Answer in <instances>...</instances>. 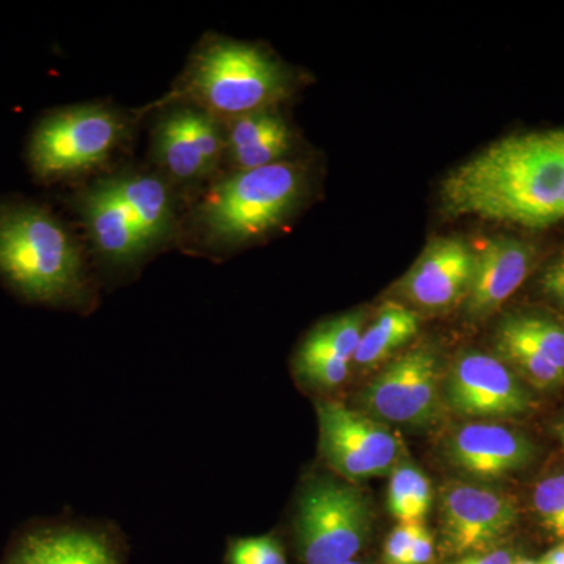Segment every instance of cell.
Returning a JSON list of instances; mask_svg holds the SVG:
<instances>
[{"label": "cell", "instance_id": "cell-1", "mask_svg": "<svg viewBox=\"0 0 564 564\" xmlns=\"http://www.w3.org/2000/svg\"><path fill=\"white\" fill-rule=\"evenodd\" d=\"M448 217L524 228L564 220V129L516 133L452 170L441 185Z\"/></svg>", "mask_w": 564, "mask_h": 564}, {"label": "cell", "instance_id": "cell-2", "mask_svg": "<svg viewBox=\"0 0 564 564\" xmlns=\"http://www.w3.org/2000/svg\"><path fill=\"white\" fill-rule=\"evenodd\" d=\"M0 274L32 302H74L85 293L76 240L35 204H0Z\"/></svg>", "mask_w": 564, "mask_h": 564}, {"label": "cell", "instance_id": "cell-3", "mask_svg": "<svg viewBox=\"0 0 564 564\" xmlns=\"http://www.w3.org/2000/svg\"><path fill=\"white\" fill-rule=\"evenodd\" d=\"M306 174L292 162L237 172L212 188L196 223L215 247H239L280 226L299 207Z\"/></svg>", "mask_w": 564, "mask_h": 564}, {"label": "cell", "instance_id": "cell-4", "mask_svg": "<svg viewBox=\"0 0 564 564\" xmlns=\"http://www.w3.org/2000/svg\"><path fill=\"white\" fill-rule=\"evenodd\" d=\"M291 76L261 47L215 40L193 57L185 93L199 109L226 117L270 109L289 95Z\"/></svg>", "mask_w": 564, "mask_h": 564}, {"label": "cell", "instance_id": "cell-5", "mask_svg": "<svg viewBox=\"0 0 564 564\" xmlns=\"http://www.w3.org/2000/svg\"><path fill=\"white\" fill-rule=\"evenodd\" d=\"M124 118L104 106H76L47 115L29 144V161L41 180L76 176L102 165L126 137Z\"/></svg>", "mask_w": 564, "mask_h": 564}, {"label": "cell", "instance_id": "cell-6", "mask_svg": "<svg viewBox=\"0 0 564 564\" xmlns=\"http://www.w3.org/2000/svg\"><path fill=\"white\" fill-rule=\"evenodd\" d=\"M369 500L361 489L329 478L311 481L300 496L296 544L304 564L352 562L370 534Z\"/></svg>", "mask_w": 564, "mask_h": 564}, {"label": "cell", "instance_id": "cell-7", "mask_svg": "<svg viewBox=\"0 0 564 564\" xmlns=\"http://www.w3.org/2000/svg\"><path fill=\"white\" fill-rule=\"evenodd\" d=\"M317 415L323 459L345 480L361 481L395 469L400 441L384 423L337 402L318 403Z\"/></svg>", "mask_w": 564, "mask_h": 564}, {"label": "cell", "instance_id": "cell-8", "mask_svg": "<svg viewBox=\"0 0 564 564\" xmlns=\"http://www.w3.org/2000/svg\"><path fill=\"white\" fill-rule=\"evenodd\" d=\"M377 421L425 426L440 414V367L433 351L417 348L389 364L362 392Z\"/></svg>", "mask_w": 564, "mask_h": 564}, {"label": "cell", "instance_id": "cell-9", "mask_svg": "<svg viewBox=\"0 0 564 564\" xmlns=\"http://www.w3.org/2000/svg\"><path fill=\"white\" fill-rule=\"evenodd\" d=\"M444 393L451 410L467 417H513L532 406L513 369L480 351L459 356L445 380Z\"/></svg>", "mask_w": 564, "mask_h": 564}, {"label": "cell", "instance_id": "cell-10", "mask_svg": "<svg viewBox=\"0 0 564 564\" xmlns=\"http://www.w3.org/2000/svg\"><path fill=\"white\" fill-rule=\"evenodd\" d=\"M152 144L155 161L169 176L191 184L215 172L226 148V135L209 111L184 106L161 118Z\"/></svg>", "mask_w": 564, "mask_h": 564}, {"label": "cell", "instance_id": "cell-11", "mask_svg": "<svg viewBox=\"0 0 564 564\" xmlns=\"http://www.w3.org/2000/svg\"><path fill=\"white\" fill-rule=\"evenodd\" d=\"M516 522V505L492 489L459 484L443 494L444 540L454 555L492 551Z\"/></svg>", "mask_w": 564, "mask_h": 564}, {"label": "cell", "instance_id": "cell-12", "mask_svg": "<svg viewBox=\"0 0 564 564\" xmlns=\"http://www.w3.org/2000/svg\"><path fill=\"white\" fill-rule=\"evenodd\" d=\"M474 261V250L463 239H436L400 282V291L408 302L422 310H448L466 299L473 281Z\"/></svg>", "mask_w": 564, "mask_h": 564}, {"label": "cell", "instance_id": "cell-13", "mask_svg": "<svg viewBox=\"0 0 564 564\" xmlns=\"http://www.w3.org/2000/svg\"><path fill=\"white\" fill-rule=\"evenodd\" d=\"M474 273L466 295L473 318L491 315L527 280L536 261L533 243L518 237H492L474 251Z\"/></svg>", "mask_w": 564, "mask_h": 564}, {"label": "cell", "instance_id": "cell-14", "mask_svg": "<svg viewBox=\"0 0 564 564\" xmlns=\"http://www.w3.org/2000/svg\"><path fill=\"white\" fill-rule=\"evenodd\" d=\"M362 323V314L352 313L315 326L295 356V372L300 380L318 389L343 384L350 372V362L355 361Z\"/></svg>", "mask_w": 564, "mask_h": 564}, {"label": "cell", "instance_id": "cell-15", "mask_svg": "<svg viewBox=\"0 0 564 564\" xmlns=\"http://www.w3.org/2000/svg\"><path fill=\"white\" fill-rule=\"evenodd\" d=\"M447 455L463 473L499 478L524 467L532 459V445L507 426L469 423L451 437Z\"/></svg>", "mask_w": 564, "mask_h": 564}, {"label": "cell", "instance_id": "cell-16", "mask_svg": "<svg viewBox=\"0 0 564 564\" xmlns=\"http://www.w3.org/2000/svg\"><path fill=\"white\" fill-rule=\"evenodd\" d=\"M77 209L96 250L111 265H132L150 251L109 180L82 193Z\"/></svg>", "mask_w": 564, "mask_h": 564}, {"label": "cell", "instance_id": "cell-17", "mask_svg": "<svg viewBox=\"0 0 564 564\" xmlns=\"http://www.w3.org/2000/svg\"><path fill=\"white\" fill-rule=\"evenodd\" d=\"M109 181L148 250L172 237L176 212L172 192L161 177L129 173Z\"/></svg>", "mask_w": 564, "mask_h": 564}, {"label": "cell", "instance_id": "cell-18", "mask_svg": "<svg viewBox=\"0 0 564 564\" xmlns=\"http://www.w3.org/2000/svg\"><path fill=\"white\" fill-rule=\"evenodd\" d=\"M291 128L276 111H251L234 118L226 132L229 159L239 172L284 162L292 150Z\"/></svg>", "mask_w": 564, "mask_h": 564}, {"label": "cell", "instance_id": "cell-19", "mask_svg": "<svg viewBox=\"0 0 564 564\" xmlns=\"http://www.w3.org/2000/svg\"><path fill=\"white\" fill-rule=\"evenodd\" d=\"M7 564H117L109 545L80 530H47L29 534Z\"/></svg>", "mask_w": 564, "mask_h": 564}, {"label": "cell", "instance_id": "cell-20", "mask_svg": "<svg viewBox=\"0 0 564 564\" xmlns=\"http://www.w3.org/2000/svg\"><path fill=\"white\" fill-rule=\"evenodd\" d=\"M419 332V315L403 304L389 302L378 311L377 317L362 332L355 362L373 367L399 350Z\"/></svg>", "mask_w": 564, "mask_h": 564}, {"label": "cell", "instance_id": "cell-21", "mask_svg": "<svg viewBox=\"0 0 564 564\" xmlns=\"http://www.w3.org/2000/svg\"><path fill=\"white\" fill-rule=\"evenodd\" d=\"M432 503L433 489L426 475L413 464H397L388 491V507L393 518L404 524H422Z\"/></svg>", "mask_w": 564, "mask_h": 564}, {"label": "cell", "instance_id": "cell-22", "mask_svg": "<svg viewBox=\"0 0 564 564\" xmlns=\"http://www.w3.org/2000/svg\"><path fill=\"white\" fill-rule=\"evenodd\" d=\"M496 348L505 364L518 370L529 383L536 388L554 389L564 383V375L558 369L541 358L524 340L500 326L496 334Z\"/></svg>", "mask_w": 564, "mask_h": 564}, {"label": "cell", "instance_id": "cell-23", "mask_svg": "<svg viewBox=\"0 0 564 564\" xmlns=\"http://www.w3.org/2000/svg\"><path fill=\"white\" fill-rule=\"evenodd\" d=\"M500 328L514 334L564 375V325L540 315H514Z\"/></svg>", "mask_w": 564, "mask_h": 564}, {"label": "cell", "instance_id": "cell-24", "mask_svg": "<svg viewBox=\"0 0 564 564\" xmlns=\"http://www.w3.org/2000/svg\"><path fill=\"white\" fill-rule=\"evenodd\" d=\"M533 508L541 525L564 541V474L552 475L536 485Z\"/></svg>", "mask_w": 564, "mask_h": 564}, {"label": "cell", "instance_id": "cell-25", "mask_svg": "<svg viewBox=\"0 0 564 564\" xmlns=\"http://www.w3.org/2000/svg\"><path fill=\"white\" fill-rule=\"evenodd\" d=\"M229 564H288L284 549L273 536L245 538L234 541Z\"/></svg>", "mask_w": 564, "mask_h": 564}, {"label": "cell", "instance_id": "cell-26", "mask_svg": "<svg viewBox=\"0 0 564 564\" xmlns=\"http://www.w3.org/2000/svg\"><path fill=\"white\" fill-rule=\"evenodd\" d=\"M422 524H404L400 522L386 540L383 551L384 564H404L408 554H410L411 545H413L415 536Z\"/></svg>", "mask_w": 564, "mask_h": 564}, {"label": "cell", "instance_id": "cell-27", "mask_svg": "<svg viewBox=\"0 0 564 564\" xmlns=\"http://www.w3.org/2000/svg\"><path fill=\"white\" fill-rule=\"evenodd\" d=\"M541 288L549 299L564 307V250L545 267L543 278H541Z\"/></svg>", "mask_w": 564, "mask_h": 564}, {"label": "cell", "instance_id": "cell-28", "mask_svg": "<svg viewBox=\"0 0 564 564\" xmlns=\"http://www.w3.org/2000/svg\"><path fill=\"white\" fill-rule=\"evenodd\" d=\"M434 558V536L433 533L422 524L411 545L404 564H430Z\"/></svg>", "mask_w": 564, "mask_h": 564}, {"label": "cell", "instance_id": "cell-29", "mask_svg": "<svg viewBox=\"0 0 564 564\" xmlns=\"http://www.w3.org/2000/svg\"><path fill=\"white\" fill-rule=\"evenodd\" d=\"M513 562L514 556L507 549H492L478 554L462 555L445 564H513Z\"/></svg>", "mask_w": 564, "mask_h": 564}, {"label": "cell", "instance_id": "cell-30", "mask_svg": "<svg viewBox=\"0 0 564 564\" xmlns=\"http://www.w3.org/2000/svg\"><path fill=\"white\" fill-rule=\"evenodd\" d=\"M543 564H564V541L556 547L551 549L541 560Z\"/></svg>", "mask_w": 564, "mask_h": 564}, {"label": "cell", "instance_id": "cell-31", "mask_svg": "<svg viewBox=\"0 0 564 564\" xmlns=\"http://www.w3.org/2000/svg\"><path fill=\"white\" fill-rule=\"evenodd\" d=\"M556 434H558L560 440L564 445V415L560 419L558 425H556Z\"/></svg>", "mask_w": 564, "mask_h": 564}, {"label": "cell", "instance_id": "cell-32", "mask_svg": "<svg viewBox=\"0 0 564 564\" xmlns=\"http://www.w3.org/2000/svg\"><path fill=\"white\" fill-rule=\"evenodd\" d=\"M513 564H543V563L534 562V560L519 558V560H514Z\"/></svg>", "mask_w": 564, "mask_h": 564}, {"label": "cell", "instance_id": "cell-33", "mask_svg": "<svg viewBox=\"0 0 564 564\" xmlns=\"http://www.w3.org/2000/svg\"><path fill=\"white\" fill-rule=\"evenodd\" d=\"M345 564H362V563H358V562H348V563H345Z\"/></svg>", "mask_w": 564, "mask_h": 564}]
</instances>
